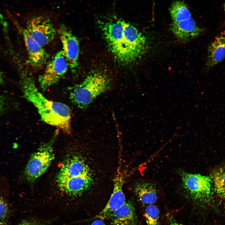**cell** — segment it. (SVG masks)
Returning a JSON list of instances; mask_svg holds the SVG:
<instances>
[{
    "mask_svg": "<svg viewBox=\"0 0 225 225\" xmlns=\"http://www.w3.org/2000/svg\"><path fill=\"white\" fill-rule=\"evenodd\" d=\"M211 178L215 191L220 197L225 198V166L221 167L213 172Z\"/></svg>",
    "mask_w": 225,
    "mask_h": 225,
    "instance_id": "obj_17",
    "label": "cell"
},
{
    "mask_svg": "<svg viewBox=\"0 0 225 225\" xmlns=\"http://www.w3.org/2000/svg\"><path fill=\"white\" fill-rule=\"evenodd\" d=\"M18 225H39L38 223L35 222L24 221L19 224Z\"/></svg>",
    "mask_w": 225,
    "mask_h": 225,
    "instance_id": "obj_21",
    "label": "cell"
},
{
    "mask_svg": "<svg viewBox=\"0 0 225 225\" xmlns=\"http://www.w3.org/2000/svg\"><path fill=\"white\" fill-rule=\"evenodd\" d=\"M223 7H224V12L225 13V2L224 3V5H223Z\"/></svg>",
    "mask_w": 225,
    "mask_h": 225,
    "instance_id": "obj_25",
    "label": "cell"
},
{
    "mask_svg": "<svg viewBox=\"0 0 225 225\" xmlns=\"http://www.w3.org/2000/svg\"><path fill=\"white\" fill-rule=\"evenodd\" d=\"M2 76L1 74V72H0V83H2Z\"/></svg>",
    "mask_w": 225,
    "mask_h": 225,
    "instance_id": "obj_23",
    "label": "cell"
},
{
    "mask_svg": "<svg viewBox=\"0 0 225 225\" xmlns=\"http://www.w3.org/2000/svg\"><path fill=\"white\" fill-rule=\"evenodd\" d=\"M179 173L183 186L194 202L203 205L210 202L212 196L211 177L182 170Z\"/></svg>",
    "mask_w": 225,
    "mask_h": 225,
    "instance_id": "obj_5",
    "label": "cell"
},
{
    "mask_svg": "<svg viewBox=\"0 0 225 225\" xmlns=\"http://www.w3.org/2000/svg\"><path fill=\"white\" fill-rule=\"evenodd\" d=\"M26 29L43 47L51 42L56 34V30L50 19L43 16L31 18L28 22Z\"/></svg>",
    "mask_w": 225,
    "mask_h": 225,
    "instance_id": "obj_8",
    "label": "cell"
},
{
    "mask_svg": "<svg viewBox=\"0 0 225 225\" xmlns=\"http://www.w3.org/2000/svg\"><path fill=\"white\" fill-rule=\"evenodd\" d=\"M102 30L110 51L122 64L132 63L142 57L147 50L144 36L124 21H108L103 25Z\"/></svg>",
    "mask_w": 225,
    "mask_h": 225,
    "instance_id": "obj_1",
    "label": "cell"
},
{
    "mask_svg": "<svg viewBox=\"0 0 225 225\" xmlns=\"http://www.w3.org/2000/svg\"><path fill=\"white\" fill-rule=\"evenodd\" d=\"M68 66L63 51L57 52L47 64L38 78L41 89L45 90L58 82L66 72Z\"/></svg>",
    "mask_w": 225,
    "mask_h": 225,
    "instance_id": "obj_7",
    "label": "cell"
},
{
    "mask_svg": "<svg viewBox=\"0 0 225 225\" xmlns=\"http://www.w3.org/2000/svg\"></svg>",
    "mask_w": 225,
    "mask_h": 225,
    "instance_id": "obj_26",
    "label": "cell"
},
{
    "mask_svg": "<svg viewBox=\"0 0 225 225\" xmlns=\"http://www.w3.org/2000/svg\"><path fill=\"white\" fill-rule=\"evenodd\" d=\"M109 218L112 225H136L137 223L134 205L129 201L114 211Z\"/></svg>",
    "mask_w": 225,
    "mask_h": 225,
    "instance_id": "obj_15",
    "label": "cell"
},
{
    "mask_svg": "<svg viewBox=\"0 0 225 225\" xmlns=\"http://www.w3.org/2000/svg\"><path fill=\"white\" fill-rule=\"evenodd\" d=\"M8 213V208L7 203L0 198V225H4L6 224Z\"/></svg>",
    "mask_w": 225,
    "mask_h": 225,
    "instance_id": "obj_19",
    "label": "cell"
},
{
    "mask_svg": "<svg viewBox=\"0 0 225 225\" xmlns=\"http://www.w3.org/2000/svg\"><path fill=\"white\" fill-rule=\"evenodd\" d=\"M23 95L32 103L44 122L61 130L71 132V112L69 107L61 102L48 99L37 88L34 80L30 75L24 74L22 78Z\"/></svg>",
    "mask_w": 225,
    "mask_h": 225,
    "instance_id": "obj_2",
    "label": "cell"
},
{
    "mask_svg": "<svg viewBox=\"0 0 225 225\" xmlns=\"http://www.w3.org/2000/svg\"><path fill=\"white\" fill-rule=\"evenodd\" d=\"M60 189L67 194L78 196L88 189L93 185V179L91 173L71 177H57Z\"/></svg>",
    "mask_w": 225,
    "mask_h": 225,
    "instance_id": "obj_11",
    "label": "cell"
},
{
    "mask_svg": "<svg viewBox=\"0 0 225 225\" xmlns=\"http://www.w3.org/2000/svg\"><path fill=\"white\" fill-rule=\"evenodd\" d=\"M22 33L30 65L35 68L42 67L46 62L49 55L43 47L31 36L26 29L22 30Z\"/></svg>",
    "mask_w": 225,
    "mask_h": 225,
    "instance_id": "obj_12",
    "label": "cell"
},
{
    "mask_svg": "<svg viewBox=\"0 0 225 225\" xmlns=\"http://www.w3.org/2000/svg\"><path fill=\"white\" fill-rule=\"evenodd\" d=\"M4 104V101L2 97L0 95V112L2 110Z\"/></svg>",
    "mask_w": 225,
    "mask_h": 225,
    "instance_id": "obj_22",
    "label": "cell"
},
{
    "mask_svg": "<svg viewBox=\"0 0 225 225\" xmlns=\"http://www.w3.org/2000/svg\"><path fill=\"white\" fill-rule=\"evenodd\" d=\"M53 140L41 145L30 157L24 174L30 182H35L49 167L54 158Z\"/></svg>",
    "mask_w": 225,
    "mask_h": 225,
    "instance_id": "obj_6",
    "label": "cell"
},
{
    "mask_svg": "<svg viewBox=\"0 0 225 225\" xmlns=\"http://www.w3.org/2000/svg\"><path fill=\"white\" fill-rule=\"evenodd\" d=\"M90 173L89 167L83 158L80 156L74 155L64 161L57 177H75Z\"/></svg>",
    "mask_w": 225,
    "mask_h": 225,
    "instance_id": "obj_13",
    "label": "cell"
},
{
    "mask_svg": "<svg viewBox=\"0 0 225 225\" xmlns=\"http://www.w3.org/2000/svg\"><path fill=\"white\" fill-rule=\"evenodd\" d=\"M170 225H183L181 224L177 223H173L171 224Z\"/></svg>",
    "mask_w": 225,
    "mask_h": 225,
    "instance_id": "obj_24",
    "label": "cell"
},
{
    "mask_svg": "<svg viewBox=\"0 0 225 225\" xmlns=\"http://www.w3.org/2000/svg\"><path fill=\"white\" fill-rule=\"evenodd\" d=\"M88 225H106V224L102 220L97 219Z\"/></svg>",
    "mask_w": 225,
    "mask_h": 225,
    "instance_id": "obj_20",
    "label": "cell"
},
{
    "mask_svg": "<svg viewBox=\"0 0 225 225\" xmlns=\"http://www.w3.org/2000/svg\"><path fill=\"white\" fill-rule=\"evenodd\" d=\"M169 10L172 21L171 30L178 40L187 42L202 32V29L197 24L184 2L181 1L173 2Z\"/></svg>",
    "mask_w": 225,
    "mask_h": 225,
    "instance_id": "obj_4",
    "label": "cell"
},
{
    "mask_svg": "<svg viewBox=\"0 0 225 225\" xmlns=\"http://www.w3.org/2000/svg\"><path fill=\"white\" fill-rule=\"evenodd\" d=\"M225 58V34L215 37L208 46L206 70L208 71Z\"/></svg>",
    "mask_w": 225,
    "mask_h": 225,
    "instance_id": "obj_14",
    "label": "cell"
},
{
    "mask_svg": "<svg viewBox=\"0 0 225 225\" xmlns=\"http://www.w3.org/2000/svg\"><path fill=\"white\" fill-rule=\"evenodd\" d=\"M110 85L109 79L106 75L100 72H93L71 88L69 95L70 100L78 107L84 108L107 91Z\"/></svg>",
    "mask_w": 225,
    "mask_h": 225,
    "instance_id": "obj_3",
    "label": "cell"
},
{
    "mask_svg": "<svg viewBox=\"0 0 225 225\" xmlns=\"http://www.w3.org/2000/svg\"><path fill=\"white\" fill-rule=\"evenodd\" d=\"M134 191L141 202L144 204H153L157 199L156 186L151 182L142 181L134 185Z\"/></svg>",
    "mask_w": 225,
    "mask_h": 225,
    "instance_id": "obj_16",
    "label": "cell"
},
{
    "mask_svg": "<svg viewBox=\"0 0 225 225\" xmlns=\"http://www.w3.org/2000/svg\"><path fill=\"white\" fill-rule=\"evenodd\" d=\"M145 215L147 225H159V211L156 206L148 205L145 209Z\"/></svg>",
    "mask_w": 225,
    "mask_h": 225,
    "instance_id": "obj_18",
    "label": "cell"
},
{
    "mask_svg": "<svg viewBox=\"0 0 225 225\" xmlns=\"http://www.w3.org/2000/svg\"><path fill=\"white\" fill-rule=\"evenodd\" d=\"M118 167L113 179V187L112 194L104 208L94 218V219L104 220L109 218L112 213L126 202L125 196L122 189L124 177L122 172Z\"/></svg>",
    "mask_w": 225,
    "mask_h": 225,
    "instance_id": "obj_10",
    "label": "cell"
},
{
    "mask_svg": "<svg viewBox=\"0 0 225 225\" xmlns=\"http://www.w3.org/2000/svg\"><path fill=\"white\" fill-rule=\"evenodd\" d=\"M58 32L62 43V50L66 57L68 66L75 73L78 66L79 46L76 37L65 25L60 26Z\"/></svg>",
    "mask_w": 225,
    "mask_h": 225,
    "instance_id": "obj_9",
    "label": "cell"
}]
</instances>
